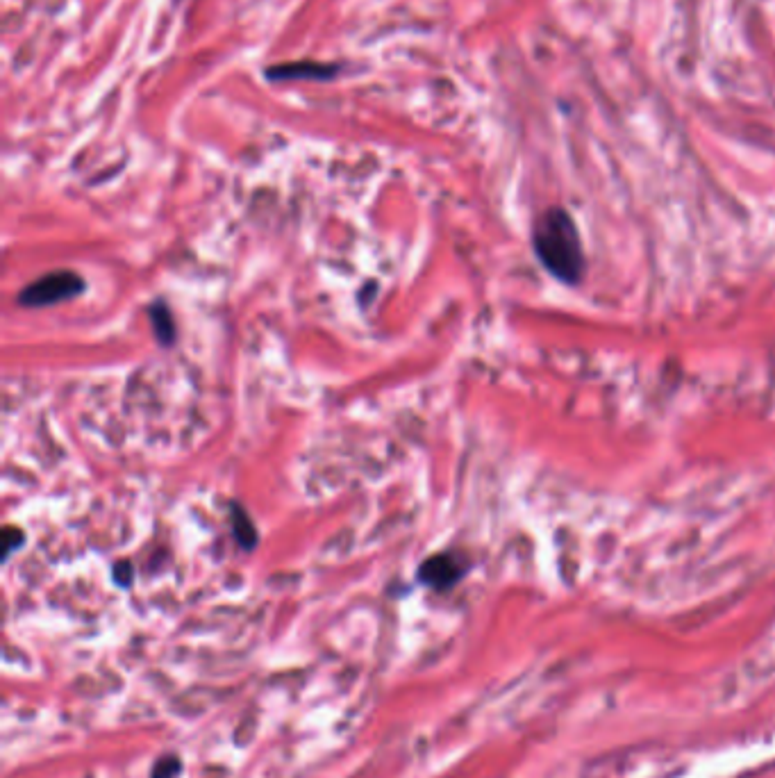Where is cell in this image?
I'll return each instance as SVG.
<instances>
[{"mask_svg":"<svg viewBox=\"0 0 775 778\" xmlns=\"http://www.w3.org/2000/svg\"><path fill=\"white\" fill-rule=\"evenodd\" d=\"M532 244L539 262L548 273L566 285H578L585 276V248L578 226L562 208H548L539 214L532 230Z\"/></svg>","mask_w":775,"mask_h":778,"instance_id":"1","label":"cell"},{"mask_svg":"<svg viewBox=\"0 0 775 778\" xmlns=\"http://www.w3.org/2000/svg\"><path fill=\"white\" fill-rule=\"evenodd\" d=\"M182 772V760L178 756H162L157 758V763L150 769V778H178Z\"/></svg>","mask_w":775,"mask_h":778,"instance_id":"7","label":"cell"},{"mask_svg":"<svg viewBox=\"0 0 775 778\" xmlns=\"http://www.w3.org/2000/svg\"><path fill=\"white\" fill-rule=\"evenodd\" d=\"M232 528H235V540L241 544V549H253L257 544V531L241 506H232Z\"/></svg>","mask_w":775,"mask_h":778,"instance_id":"6","label":"cell"},{"mask_svg":"<svg viewBox=\"0 0 775 778\" xmlns=\"http://www.w3.org/2000/svg\"><path fill=\"white\" fill-rule=\"evenodd\" d=\"M469 567H471L469 558L462 556V553L444 551V553H435V556L425 560L419 567V571H416V578H419V583L425 587H432V590L437 592H446L462 581Z\"/></svg>","mask_w":775,"mask_h":778,"instance_id":"3","label":"cell"},{"mask_svg":"<svg viewBox=\"0 0 775 778\" xmlns=\"http://www.w3.org/2000/svg\"><path fill=\"white\" fill-rule=\"evenodd\" d=\"M148 317L150 324H153L155 337L160 339L162 346H171L175 342V321L173 314L169 310V305L164 301H155L148 305Z\"/></svg>","mask_w":775,"mask_h":778,"instance_id":"5","label":"cell"},{"mask_svg":"<svg viewBox=\"0 0 775 778\" xmlns=\"http://www.w3.org/2000/svg\"><path fill=\"white\" fill-rule=\"evenodd\" d=\"M132 578H135V567H132V562H128V560L116 562V565H114V581L119 583L121 587H130Z\"/></svg>","mask_w":775,"mask_h":778,"instance_id":"9","label":"cell"},{"mask_svg":"<svg viewBox=\"0 0 775 778\" xmlns=\"http://www.w3.org/2000/svg\"><path fill=\"white\" fill-rule=\"evenodd\" d=\"M337 73V66L328 64H316V62H294V64H282L269 69L271 80H298V78H310V80H325L332 78Z\"/></svg>","mask_w":775,"mask_h":778,"instance_id":"4","label":"cell"},{"mask_svg":"<svg viewBox=\"0 0 775 778\" xmlns=\"http://www.w3.org/2000/svg\"><path fill=\"white\" fill-rule=\"evenodd\" d=\"M25 542V533L21 531V528H14V526H7L3 531V553L5 558H10L12 553L16 551V546H21Z\"/></svg>","mask_w":775,"mask_h":778,"instance_id":"8","label":"cell"},{"mask_svg":"<svg viewBox=\"0 0 775 778\" xmlns=\"http://www.w3.org/2000/svg\"><path fill=\"white\" fill-rule=\"evenodd\" d=\"M85 289L87 285L80 273L60 269V271H50L46 276L37 278L35 283L23 287L19 296H16V301L25 305V308H46V305L75 299V296H80Z\"/></svg>","mask_w":775,"mask_h":778,"instance_id":"2","label":"cell"}]
</instances>
